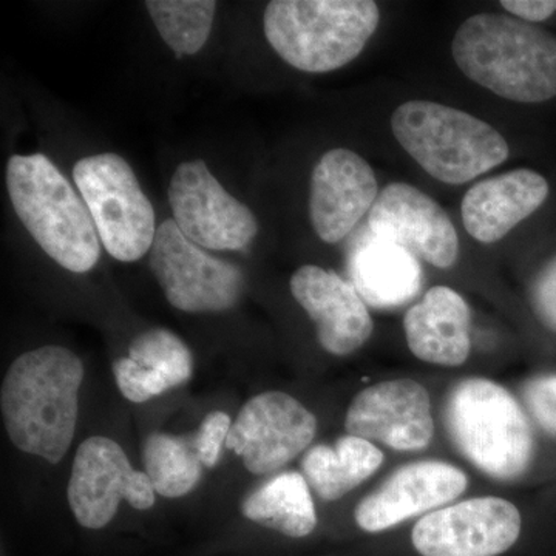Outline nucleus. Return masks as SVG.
<instances>
[{"label":"nucleus","instance_id":"f3484780","mask_svg":"<svg viewBox=\"0 0 556 556\" xmlns=\"http://www.w3.org/2000/svg\"><path fill=\"white\" fill-rule=\"evenodd\" d=\"M291 292L316 324L321 348L334 356L356 353L371 338L367 303L350 281L334 270L305 265L291 277Z\"/></svg>","mask_w":556,"mask_h":556},{"label":"nucleus","instance_id":"423d86ee","mask_svg":"<svg viewBox=\"0 0 556 556\" xmlns=\"http://www.w3.org/2000/svg\"><path fill=\"white\" fill-rule=\"evenodd\" d=\"M447 427L459 452L489 477L517 479L532 463L529 417L510 391L492 380L457 383L447 402Z\"/></svg>","mask_w":556,"mask_h":556},{"label":"nucleus","instance_id":"c85d7f7f","mask_svg":"<svg viewBox=\"0 0 556 556\" xmlns=\"http://www.w3.org/2000/svg\"><path fill=\"white\" fill-rule=\"evenodd\" d=\"M530 302L536 317L556 332V255L536 274L530 288Z\"/></svg>","mask_w":556,"mask_h":556},{"label":"nucleus","instance_id":"20e7f679","mask_svg":"<svg viewBox=\"0 0 556 556\" xmlns=\"http://www.w3.org/2000/svg\"><path fill=\"white\" fill-rule=\"evenodd\" d=\"M379 22L372 0H273L263 25L270 47L288 65L328 73L356 60Z\"/></svg>","mask_w":556,"mask_h":556},{"label":"nucleus","instance_id":"f257e3e1","mask_svg":"<svg viewBox=\"0 0 556 556\" xmlns=\"http://www.w3.org/2000/svg\"><path fill=\"white\" fill-rule=\"evenodd\" d=\"M83 361L64 346L27 351L11 364L0 409L14 447L47 463L67 455L78 426Z\"/></svg>","mask_w":556,"mask_h":556},{"label":"nucleus","instance_id":"9b49d317","mask_svg":"<svg viewBox=\"0 0 556 556\" xmlns=\"http://www.w3.org/2000/svg\"><path fill=\"white\" fill-rule=\"evenodd\" d=\"M316 433V416L302 402L283 391H266L241 407L226 447L241 457L249 473L263 477L305 452Z\"/></svg>","mask_w":556,"mask_h":556},{"label":"nucleus","instance_id":"1a4fd4ad","mask_svg":"<svg viewBox=\"0 0 556 556\" xmlns=\"http://www.w3.org/2000/svg\"><path fill=\"white\" fill-rule=\"evenodd\" d=\"M156 492L146 471L135 470L118 444L105 437L86 439L73 459L68 506L79 526L104 529L123 501L137 510L155 506Z\"/></svg>","mask_w":556,"mask_h":556},{"label":"nucleus","instance_id":"393cba45","mask_svg":"<svg viewBox=\"0 0 556 556\" xmlns=\"http://www.w3.org/2000/svg\"><path fill=\"white\" fill-rule=\"evenodd\" d=\"M127 357L156 372L170 390L192 378V353L169 329L152 328L141 332L130 343Z\"/></svg>","mask_w":556,"mask_h":556},{"label":"nucleus","instance_id":"cd10ccee","mask_svg":"<svg viewBox=\"0 0 556 556\" xmlns=\"http://www.w3.org/2000/svg\"><path fill=\"white\" fill-rule=\"evenodd\" d=\"M230 427H232V420L228 413L212 412L204 417L199 430L192 434L193 444L204 467L218 466L223 445L228 441Z\"/></svg>","mask_w":556,"mask_h":556},{"label":"nucleus","instance_id":"7ed1b4c3","mask_svg":"<svg viewBox=\"0 0 556 556\" xmlns=\"http://www.w3.org/2000/svg\"><path fill=\"white\" fill-rule=\"evenodd\" d=\"M7 188L22 225L51 260L75 274L97 266L101 240L89 207L49 156H11Z\"/></svg>","mask_w":556,"mask_h":556},{"label":"nucleus","instance_id":"6ab92c4d","mask_svg":"<svg viewBox=\"0 0 556 556\" xmlns=\"http://www.w3.org/2000/svg\"><path fill=\"white\" fill-rule=\"evenodd\" d=\"M348 273L364 302L376 309L399 308L415 299L422 287V268L416 255L369 228L351 248Z\"/></svg>","mask_w":556,"mask_h":556},{"label":"nucleus","instance_id":"6e6552de","mask_svg":"<svg viewBox=\"0 0 556 556\" xmlns=\"http://www.w3.org/2000/svg\"><path fill=\"white\" fill-rule=\"evenodd\" d=\"M150 269L167 302L185 313H223L243 294V273L190 241L174 218L156 229Z\"/></svg>","mask_w":556,"mask_h":556},{"label":"nucleus","instance_id":"0eeeda50","mask_svg":"<svg viewBox=\"0 0 556 556\" xmlns=\"http://www.w3.org/2000/svg\"><path fill=\"white\" fill-rule=\"evenodd\" d=\"M73 179L105 251L124 263L144 257L159 228L130 164L116 153L86 156L73 167Z\"/></svg>","mask_w":556,"mask_h":556},{"label":"nucleus","instance_id":"aec40b11","mask_svg":"<svg viewBox=\"0 0 556 556\" xmlns=\"http://www.w3.org/2000/svg\"><path fill=\"white\" fill-rule=\"evenodd\" d=\"M412 353L428 364L459 367L470 354V308L455 289L434 287L404 318Z\"/></svg>","mask_w":556,"mask_h":556},{"label":"nucleus","instance_id":"a211bd4d","mask_svg":"<svg viewBox=\"0 0 556 556\" xmlns=\"http://www.w3.org/2000/svg\"><path fill=\"white\" fill-rule=\"evenodd\" d=\"M548 190L547 179L530 169L482 179L464 195V228L481 243H496L543 206Z\"/></svg>","mask_w":556,"mask_h":556},{"label":"nucleus","instance_id":"f03ea898","mask_svg":"<svg viewBox=\"0 0 556 556\" xmlns=\"http://www.w3.org/2000/svg\"><path fill=\"white\" fill-rule=\"evenodd\" d=\"M453 60L497 97L536 104L556 97V35L514 16L482 13L460 25Z\"/></svg>","mask_w":556,"mask_h":556},{"label":"nucleus","instance_id":"2eb2a0df","mask_svg":"<svg viewBox=\"0 0 556 556\" xmlns=\"http://www.w3.org/2000/svg\"><path fill=\"white\" fill-rule=\"evenodd\" d=\"M378 197V179L367 161L353 150H329L311 177L309 215L318 239L331 244L346 239Z\"/></svg>","mask_w":556,"mask_h":556},{"label":"nucleus","instance_id":"ddd939ff","mask_svg":"<svg viewBox=\"0 0 556 556\" xmlns=\"http://www.w3.org/2000/svg\"><path fill=\"white\" fill-rule=\"evenodd\" d=\"M368 228L434 268H452L459 257V237L447 212L407 182H391L380 190L369 211Z\"/></svg>","mask_w":556,"mask_h":556},{"label":"nucleus","instance_id":"b1692460","mask_svg":"<svg viewBox=\"0 0 556 556\" xmlns=\"http://www.w3.org/2000/svg\"><path fill=\"white\" fill-rule=\"evenodd\" d=\"M161 38L179 56L199 53L214 25V0H148L144 3Z\"/></svg>","mask_w":556,"mask_h":556},{"label":"nucleus","instance_id":"f8f14e48","mask_svg":"<svg viewBox=\"0 0 556 556\" xmlns=\"http://www.w3.org/2000/svg\"><path fill=\"white\" fill-rule=\"evenodd\" d=\"M521 527L510 501L473 497L420 518L412 541L422 556H497L515 546Z\"/></svg>","mask_w":556,"mask_h":556},{"label":"nucleus","instance_id":"c756f323","mask_svg":"<svg viewBox=\"0 0 556 556\" xmlns=\"http://www.w3.org/2000/svg\"><path fill=\"white\" fill-rule=\"evenodd\" d=\"M501 7L511 16L529 24L546 21L556 11L554 0H503Z\"/></svg>","mask_w":556,"mask_h":556},{"label":"nucleus","instance_id":"9d476101","mask_svg":"<svg viewBox=\"0 0 556 556\" xmlns=\"http://www.w3.org/2000/svg\"><path fill=\"white\" fill-rule=\"evenodd\" d=\"M174 219L193 243L208 251H243L258 223L251 208L219 185L204 161L179 164L169 185Z\"/></svg>","mask_w":556,"mask_h":556},{"label":"nucleus","instance_id":"a878e982","mask_svg":"<svg viewBox=\"0 0 556 556\" xmlns=\"http://www.w3.org/2000/svg\"><path fill=\"white\" fill-rule=\"evenodd\" d=\"M113 376L121 394L134 404H142L170 390L156 372L142 367L130 357H121L113 364Z\"/></svg>","mask_w":556,"mask_h":556},{"label":"nucleus","instance_id":"412c9836","mask_svg":"<svg viewBox=\"0 0 556 556\" xmlns=\"http://www.w3.org/2000/svg\"><path fill=\"white\" fill-rule=\"evenodd\" d=\"M383 453L371 441L338 439L334 447L316 445L302 460L303 477L321 500L338 501L379 470Z\"/></svg>","mask_w":556,"mask_h":556},{"label":"nucleus","instance_id":"dca6fc26","mask_svg":"<svg viewBox=\"0 0 556 556\" xmlns=\"http://www.w3.org/2000/svg\"><path fill=\"white\" fill-rule=\"evenodd\" d=\"M467 485V475L460 468L442 460H419L394 471L358 504L354 518L365 532H383L452 503L466 492Z\"/></svg>","mask_w":556,"mask_h":556},{"label":"nucleus","instance_id":"4be33fe9","mask_svg":"<svg viewBox=\"0 0 556 556\" xmlns=\"http://www.w3.org/2000/svg\"><path fill=\"white\" fill-rule=\"evenodd\" d=\"M240 510L249 521L289 538L308 536L317 527L311 486L299 471L274 475L244 497Z\"/></svg>","mask_w":556,"mask_h":556},{"label":"nucleus","instance_id":"bb28decb","mask_svg":"<svg viewBox=\"0 0 556 556\" xmlns=\"http://www.w3.org/2000/svg\"><path fill=\"white\" fill-rule=\"evenodd\" d=\"M525 402L538 426L556 437V372L529 380L525 387Z\"/></svg>","mask_w":556,"mask_h":556},{"label":"nucleus","instance_id":"4468645a","mask_svg":"<svg viewBox=\"0 0 556 556\" xmlns=\"http://www.w3.org/2000/svg\"><path fill=\"white\" fill-rule=\"evenodd\" d=\"M345 428L351 437L379 441L397 452H419L434 437L430 394L412 379L376 383L351 402Z\"/></svg>","mask_w":556,"mask_h":556},{"label":"nucleus","instance_id":"39448f33","mask_svg":"<svg viewBox=\"0 0 556 556\" xmlns=\"http://www.w3.org/2000/svg\"><path fill=\"white\" fill-rule=\"evenodd\" d=\"M402 149L431 177L466 185L508 159V144L495 127L463 110L431 101H408L391 116Z\"/></svg>","mask_w":556,"mask_h":556},{"label":"nucleus","instance_id":"5701e85b","mask_svg":"<svg viewBox=\"0 0 556 556\" xmlns=\"http://www.w3.org/2000/svg\"><path fill=\"white\" fill-rule=\"evenodd\" d=\"M142 463L156 495L170 500L192 492L200 482L204 467L192 434H150L142 447Z\"/></svg>","mask_w":556,"mask_h":556}]
</instances>
